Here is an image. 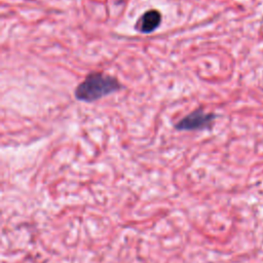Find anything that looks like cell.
I'll list each match as a JSON object with an SVG mask.
<instances>
[{
	"label": "cell",
	"instance_id": "1",
	"mask_svg": "<svg viewBox=\"0 0 263 263\" xmlns=\"http://www.w3.org/2000/svg\"><path fill=\"white\" fill-rule=\"evenodd\" d=\"M123 88L120 81L109 74L90 72L74 90V97L79 102L93 103Z\"/></svg>",
	"mask_w": 263,
	"mask_h": 263
},
{
	"label": "cell",
	"instance_id": "2",
	"mask_svg": "<svg viewBox=\"0 0 263 263\" xmlns=\"http://www.w3.org/2000/svg\"><path fill=\"white\" fill-rule=\"evenodd\" d=\"M216 115L214 113H208L202 109H196L176 122L174 127L179 132L203 130L212 127Z\"/></svg>",
	"mask_w": 263,
	"mask_h": 263
},
{
	"label": "cell",
	"instance_id": "3",
	"mask_svg": "<svg viewBox=\"0 0 263 263\" xmlns=\"http://www.w3.org/2000/svg\"><path fill=\"white\" fill-rule=\"evenodd\" d=\"M161 13L157 9L146 10L135 24V30L141 34H151L156 31L161 24Z\"/></svg>",
	"mask_w": 263,
	"mask_h": 263
}]
</instances>
